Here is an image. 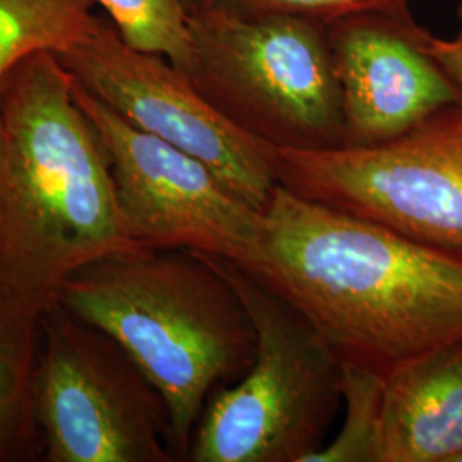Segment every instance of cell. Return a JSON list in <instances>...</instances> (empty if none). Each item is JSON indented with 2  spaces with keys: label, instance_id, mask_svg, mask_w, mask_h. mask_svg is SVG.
Returning <instances> with one entry per match:
<instances>
[{
  "label": "cell",
  "instance_id": "obj_1",
  "mask_svg": "<svg viewBox=\"0 0 462 462\" xmlns=\"http://www.w3.org/2000/svg\"><path fill=\"white\" fill-rule=\"evenodd\" d=\"M238 267V265H236ZM291 303L341 364L387 375L462 339V259L281 187L245 267Z\"/></svg>",
  "mask_w": 462,
  "mask_h": 462
},
{
  "label": "cell",
  "instance_id": "obj_2",
  "mask_svg": "<svg viewBox=\"0 0 462 462\" xmlns=\"http://www.w3.org/2000/svg\"><path fill=\"white\" fill-rule=\"evenodd\" d=\"M0 303L42 320L84 265L139 245L127 230L105 146L55 53L0 83Z\"/></svg>",
  "mask_w": 462,
  "mask_h": 462
},
{
  "label": "cell",
  "instance_id": "obj_3",
  "mask_svg": "<svg viewBox=\"0 0 462 462\" xmlns=\"http://www.w3.org/2000/svg\"><path fill=\"white\" fill-rule=\"evenodd\" d=\"M59 303L106 332L165 401L175 461L189 456L217 387L247 374L257 336L247 309L209 255L137 247L84 265Z\"/></svg>",
  "mask_w": 462,
  "mask_h": 462
},
{
  "label": "cell",
  "instance_id": "obj_4",
  "mask_svg": "<svg viewBox=\"0 0 462 462\" xmlns=\"http://www.w3.org/2000/svg\"><path fill=\"white\" fill-rule=\"evenodd\" d=\"M211 259L242 298L257 351L242 379L208 399L187 461L309 462L343 404V365L291 303L240 267Z\"/></svg>",
  "mask_w": 462,
  "mask_h": 462
},
{
  "label": "cell",
  "instance_id": "obj_5",
  "mask_svg": "<svg viewBox=\"0 0 462 462\" xmlns=\"http://www.w3.org/2000/svg\"><path fill=\"white\" fill-rule=\"evenodd\" d=\"M187 19L192 62L182 74L233 125L271 148L345 146L326 23L221 13Z\"/></svg>",
  "mask_w": 462,
  "mask_h": 462
},
{
  "label": "cell",
  "instance_id": "obj_6",
  "mask_svg": "<svg viewBox=\"0 0 462 462\" xmlns=\"http://www.w3.org/2000/svg\"><path fill=\"white\" fill-rule=\"evenodd\" d=\"M33 404L43 461H175L163 397L116 339L60 303L40 320Z\"/></svg>",
  "mask_w": 462,
  "mask_h": 462
},
{
  "label": "cell",
  "instance_id": "obj_7",
  "mask_svg": "<svg viewBox=\"0 0 462 462\" xmlns=\"http://www.w3.org/2000/svg\"><path fill=\"white\" fill-rule=\"evenodd\" d=\"M273 166L295 196L462 259V101L375 146L273 148Z\"/></svg>",
  "mask_w": 462,
  "mask_h": 462
},
{
  "label": "cell",
  "instance_id": "obj_8",
  "mask_svg": "<svg viewBox=\"0 0 462 462\" xmlns=\"http://www.w3.org/2000/svg\"><path fill=\"white\" fill-rule=\"evenodd\" d=\"M72 93L105 146L122 215L139 245L182 248L238 267L248 264L263 211L236 196L200 160L135 127L74 79Z\"/></svg>",
  "mask_w": 462,
  "mask_h": 462
},
{
  "label": "cell",
  "instance_id": "obj_9",
  "mask_svg": "<svg viewBox=\"0 0 462 462\" xmlns=\"http://www.w3.org/2000/svg\"><path fill=\"white\" fill-rule=\"evenodd\" d=\"M55 55L74 81L116 114L198 158L264 211L278 185L273 148L221 116L165 57L133 49L103 17L83 42Z\"/></svg>",
  "mask_w": 462,
  "mask_h": 462
},
{
  "label": "cell",
  "instance_id": "obj_10",
  "mask_svg": "<svg viewBox=\"0 0 462 462\" xmlns=\"http://www.w3.org/2000/svg\"><path fill=\"white\" fill-rule=\"evenodd\" d=\"M326 30L341 89L343 148L387 143L462 101L430 55V32L410 7L351 13L326 23Z\"/></svg>",
  "mask_w": 462,
  "mask_h": 462
},
{
  "label": "cell",
  "instance_id": "obj_11",
  "mask_svg": "<svg viewBox=\"0 0 462 462\" xmlns=\"http://www.w3.org/2000/svg\"><path fill=\"white\" fill-rule=\"evenodd\" d=\"M462 450V339L383 380L377 462H452Z\"/></svg>",
  "mask_w": 462,
  "mask_h": 462
},
{
  "label": "cell",
  "instance_id": "obj_12",
  "mask_svg": "<svg viewBox=\"0 0 462 462\" xmlns=\"http://www.w3.org/2000/svg\"><path fill=\"white\" fill-rule=\"evenodd\" d=\"M40 320L0 303V461H30L38 454L33 379Z\"/></svg>",
  "mask_w": 462,
  "mask_h": 462
},
{
  "label": "cell",
  "instance_id": "obj_13",
  "mask_svg": "<svg viewBox=\"0 0 462 462\" xmlns=\"http://www.w3.org/2000/svg\"><path fill=\"white\" fill-rule=\"evenodd\" d=\"M93 0H0V83L38 51L60 53L95 32Z\"/></svg>",
  "mask_w": 462,
  "mask_h": 462
},
{
  "label": "cell",
  "instance_id": "obj_14",
  "mask_svg": "<svg viewBox=\"0 0 462 462\" xmlns=\"http://www.w3.org/2000/svg\"><path fill=\"white\" fill-rule=\"evenodd\" d=\"M105 7L133 49L156 53L185 72L192 62L189 19L180 0H93Z\"/></svg>",
  "mask_w": 462,
  "mask_h": 462
},
{
  "label": "cell",
  "instance_id": "obj_15",
  "mask_svg": "<svg viewBox=\"0 0 462 462\" xmlns=\"http://www.w3.org/2000/svg\"><path fill=\"white\" fill-rule=\"evenodd\" d=\"M341 365L345 421L309 462H377L385 377L364 366Z\"/></svg>",
  "mask_w": 462,
  "mask_h": 462
},
{
  "label": "cell",
  "instance_id": "obj_16",
  "mask_svg": "<svg viewBox=\"0 0 462 462\" xmlns=\"http://www.w3.org/2000/svg\"><path fill=\"white\" fill-rule=\"evenodd\" d=\"M187 16L221 13L231 16H297L329 23L366 9L410 7L411 0H180Z\"/></svg>",
  "mask_w": 462,
  "mask_h": 462
},
{
  "label": "cell",
  "instance_id": "obj_17",
  "mask_svg": "<svg viewBox=\"0 0 462 462\" xmlns=\"http://www.w3.org/2000/svg\"><path fill=\"white\" fill-rule=\"evenodd\" d=\"M427 49L447 78L457 88L462 98V26L452 38H437L429 33Z\"/></svg>",
  "mask_w": 462,
  "mask_h": 462
},
{
  "label": "cell",
  "instance_id": "obj_18",
  "mask_svg": "<svg viewBox=\"0 0 462 462\" xmlns=\"http://www.w3.org/2000/svg\"><path fill=\"white\" fill-rule=\"evenodd\" d=\"M4 160H5V124H4L2 112H0V171L4 166Z\"/></svg>",
  "mask_w": 462,
  "mask_h": 462
},
{
  "label": "cell",
  "instance_id": "obj_19",
  "mask_svg": "<svg viewBox=\"0 0 462 462\" xmlns=\"http://www.w3.org/2000/svg\"><path fill=\"white\" fill-rule=\"evenodd\" d=\"M457 17H459V21H461L462 26V2L459 4V7H457Z\"/></svg>",
  "mask_w": 462,
  "mask_h": 462
},
{
  "label": "cell",
  "instance_id": "obj_20",
  "mask_svg": "<svg viewBox=\"0 0 462 462\" xmlns=\"http://www.w3.org/2000/svg\"><path fill=\"white\" fill-rule=\"evenodd\" d=\"M452 462H462V450L457 454V456H456V457H454V459H452Z\"/></svg>",
  "mask_w": 462,
  "mask_h": 462
}]
</instances>
